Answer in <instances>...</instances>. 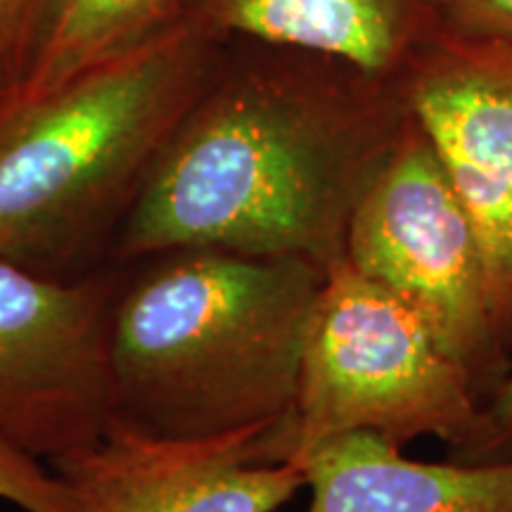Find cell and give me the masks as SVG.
<instances>
[{
    "label": "cell",
    "mask_w": 512,
    "mask_h": 512,
    "mask_svg": "<svg viewBox=\"0 0 512 512\" xmlns=\"http://www.w3.org/2000/svg\"><path fill=\"white\" fill-rule=\"evenodd\" d=\"M411 119L403 76L223 41L119 230L112 264L209 247L328 268Z\"/></svg>",
    "instance_id": "6da1fadb"
},
{
    "label": "cell",
    "mask_w": 512,
    "mask_h": 512,
    "mask_svg": "<svg viewBox=\"0 0 512 512\" xmlns=\"http://www.w3.org/2000/svg\"><path fill=\"white\" fill-rule=\"evenodd\" d=\"M325 271L209 247L126 264L110 332L112 422L174 441L283 425Z\"/></svg>",
    "instance_id": "7a4b0ae2"
},
{
    "label": "cell",
    "mask_w": 512,
    "mask_h": 512,
    "mask_svg": "<svg viewBox=\"0 0 512 512\" xmlns=\"http://www.w3.org/2000/svg\"><path fill=\"white\" fill-rule=\"evenodd\" d=\"M223 41L178 15L136 48L0 107V259L55 278L112 264L152 164Z\"/></svg>",
    "instance_id": "3957f363"
},
{
    "label": "cell",
    "mask_w": 512,
    "mask_h": 512,
    "mask_svg": "<svg viewBox=\"0 0 512 512\" xmlns=\"http://www.w3.org/2000/svg\"><path fill=\"white\" fill-rule=\"evenodd\" d=\"M356 432L396 448L437 437L467 460L484 432V399L422 320L342 256L325 271L297 399L268 437V458L299 463L323 441Z\"/></svg>",
    "instance_id": "277c9868"
},
{
    "label": "cell",
    "mask_w": 512,
    "mask_h": 512,
    "mask_svg": "<svg viewBox=\"0 0 512 512\" xmlns=\"http://www.w3.org/2000/svg\"><path fill=\"white\" fill-rule=\"evenodd\" d=\"M344 259L422 320L486 403L512 370L510 349L475 221L415 119L354 209Z\"/></svg>",
    "instance_id": "5b68a950"
},
{
    "label": "cell",
    "mask_w": 512,
    "mask_h": 512,
    "mask_svg": "<svg viewBox=\"0 0 512 512\" xmlns=\"http://www.w3.org/2000/svg\"><path fill=\"white\" fill-rule=\"evenodd\" d=\"M124 273L107 264L55 278L0 259V444L53 463L107 432Z\"/></svg>",
    "instance_id": "8992f818"
},
{
    "label": "cell",
    "mask_w": 512,
    "mask_h": 512,
    "mask_svg": "<svg viewBox=\"0 0 512 512\" xmlns=\"http://www.w3.org/2000/svg\"><path fill=\"white\" fill-rule=\"evenodd\" d=\"M413 119L470 211L512 351V43L441 31L403 74Z\"/></svg>",
    "instance_id": "52a82bcc"
},
{
    "label": "cell",
    "mask_w": 512,
    "mask_h": 512,
    "mask_svg": "<svg viewBox=\"0 0 512 512\" xmlns=\"http://www.w3.org/2000/svg\"><path fill=\"white\" fill-rule=\"evenodd\" d=\"M271 432L174 441L110 422L50 465L76 512H275L306 484L297 463L268 460Z\"/></svg>",
    "instance_id": "ba28073f"
},
{
    "label": "cell",
    "mask_w": 512,
    "mask_h": 512,
    "mask_svg": "<svg viewBox=\"0 0 512 512\" xmlns=\"http://www.w3.org/2000/svg\"><path fill=\"white\" fill-rule=\"evenodd\" d=\"M219 41L247 38L403 76L444 31L439 0H178Z\"/></svg>",
    "instance_id": "9c48e42d"
},
{
    "label": "cell",
    "mask_w": 512,
    "mask_h": 512,
    "mask_svg": "<svg viewBox=\"0 0 512 512\" xmlns=\"http://www.w3.org/2000/svg\"><path fill=\"white\" fill-rule=\"evenodd\" d=\"M306 512H512V456L422 463L373 434H342L297 463Z\"/></svg>",
    "instance_id": "30bf717a"
},
{
    "label": "cell",
    "mask_w": 512,
    "mask_h": 512,
    "mask_svg": "<svg viewBox=\"0 0 512 512\" xmlns=\"http://www.w3.org/2000/svg\"><path fill=\"white\" fill-rule=\"evenodd\" d=\"M181 15L178 0H62L53 29L12 98H36L136 48Z\"/></svg>",
    "instance_id": "8fae6325"
},
{
    "label": "cell",
    "mask_w": 512,
    "mask_h": 512,
    "mask_svg": "<svg viewBox=\"0 0 512 512\" xmlns=\"http://www.w3.org/2000/svg\"><path fill=\"white\" fill-rule=\"evenodd\" d=\"M62 0H0V69L15 83L29 74Z\"/></svg>",
    "instance_id": "7c38bea8"
},
{
    "label": "cell",
    "mask_w": 512,
    "mask_h": 512,
    "mask_svg": "<svg viewBox=\"0 0 512 512\" xmlns=\"http://www.w3.org/2000/svg\"><path fill=\"white\" fill-rule=\"evenodd\" d=\"M0 498L27 512H76L67 484L41 460L0 444Z\"/></svg>",
    "instance_id": "4fadbf2b"
},
{
    "label": "cell",
    "mask_w": 512,
    "mask_h": 512,
    "mask_svg": "<svg viewBox=\"0 0 512 512\" xmlns=\"http://www.w3.org/2000/svg\"><path fill=\"white\" fill-rule=\"evenodd\" d=\"M444 31L512 43V0H439Z\"/></svg>",
    "instance_id": "5bb4252c"
},
{
    "label": "cell",
    "mask_w": 512,
    "mask_h": 512,
    "mask_svg": "<svg viewBox=\"0 0 512 512\" xmlns=\"http://www.w3.org/2000/svg\"><path fill=\"white\" fill-rule=\"evenodd\" d=\"M512 456V370L484 403V432L470 463Z\"/></svg>",
    "instance_id": "9a60e30c"
},
{
    "label": "cell",
    "mask_w": 512,
    "mask_h": 512,
    "mask_svg": "<svg viewBox=\"0 0 512 512\" xmlns=\"http://www.w3.org/2000/svg\"><path fill=\"white\" fill-rule=\"evenodd\" d=\"M12 95H15V83H12L10 76L0 69V107H3Z\"/></svg>",
    "instance_id": "2e32d148"
}]
</instances>
